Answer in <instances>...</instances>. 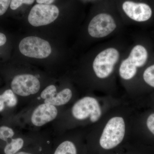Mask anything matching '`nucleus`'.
Returning a JSON list of instances; mask_svg holds the SVG:
<instances>
[{"instance_id": "f3484780", "label": "nucleus", "mask_w": 154, "mask_h": 154, "mask_svg": "<svg viewBox=\"0 0 154 154\" xmlns=\"http://www.w3.org/2000/svg\"><path fill=\"white\" fill-rule=\"evenodd\" d=\"M34 2V0H11L10 7L12 10H16L23 4L30 5L33 4Z\"/></svg>"}, {"instance_id": "dca6fc26", "label": "nucleus", "mask_w": 154, "mask_h": 154, "mask_svg": "<svg viewBox=\"0 0 154 154\" xmlns=\"http://www.w3.org/2000/svg\"><path fill=\"white\" fill-rule=\"evenodd\" d=\"M15 133L14 130L7 126L0 127V139L7 141L9 139H12Z\"/></svg>"}, {"instance_id": "f03ea898", "label": "nucleus", "mask_w": 154, "mask_h": 154, "mask_svg": "<svg viewBox=\"0 0 154 154\" xmlns=\"http://www.w3.org/2000/svg\"><path fill=\"white\" fill-rule=\"evenodd\" d=\"M148 58V52L141 45H136L128 57L122 61L119 69V74L122 79L129 80L135 75L137 68L143 66Z\"/></svg>"}, {"instance_id": "f257e3e1", "label": "nucleus", "mask_w": 154, "mask_h": 154, "mask_svg": "<svg viewBox=\"0 0 154 154\" xmlns=\"http://www.w3.org/2000/svg\"><path fill=\"white\" fill-rule=\"evenodd\" d=\"M125 132L124 119L120 116L112 117L103 130L99 140L100 146L105 149L114 148L123 140Z\"/></svg>"}, {"instance_id": "4be33fe9", "label": "nucleus", "mask_w": 154, "mask_h": 154, "mask_svg": "<svg viewBox=\"0 0 154 154\" xmlns=\"http://www.w3.org/2000/svg\"><path fill=\"white\" fill-rule=\"evenodd\" d=\"M15 154H32L28 152H18Z\"/></svg>"}, {"instance_id": "39448f33", "label": "nucleus", "mask_w": 154, "mask_h": 154, "mask_svg": "<svg viewBox=\"0 0 154 154\" xmlns=\"http://www.w3.org/2000/svg\"><path fill=\"white\" fill-rule=\"evenodd\" d=\"M19 49L25 56L37 59L47 57L51 52L49 42L36 36H28L23 38L19 43Z\"/></svg>"}, {"instance_id": "ddd939ff", "label": "nucleus", "mask_w": 154, "mask_h": 154, "mask_svg": "<svg viewBox=\"0 0 154 154\" xmlns=\"http://www.w3.org/2000/svg\"><path fill=\"white\" fill-rule=\"evenodd\" d=\"M24 145V140L21 137L11 139V141L7 144L4 149L5 154H15L22 149Z\"/></svg>"}, {"instance_id": "20e7f679", "label": "nucleus", "mask_w": 154, "mask_h": 154, "mask_svg": "<svg viewBox=\"0 0 154 154\" xmlns=\"http://www.w3.org/2000/svg\"><path fill=\"white\" fill-rule=\"evenodd\" d=\"M119 57L118 50L113 48L104 50L99 53L94 59L93 64L96 76L101 79L109 76L113 72Z\"/></svg>"}, {"instance_id": "423d86ee", "label": "nucleus", "mask_w": 154, "mask_h": 154, "mask_svg": "<svg viewBox=\"0 0 154 154\" xmlns=\"http://www.w3.org/2000/svg\"><path fill=\"white\" fill-rule=\"evenodd\" d=\"M59 10L54 5L37 4L33 6L28 17V21L34 27L44 26L57 19Z\"/></svg>"}, {"instance_id": "2eb2a0df", "label": "nucleus", "mask_w": 154, "mask_h": 154, "mask_svg": "<svg viewBox=\"0 0 154 154\" xmlns=\"http://www.w3.org/2000/svg\"><path fill=\"white\" fill-rule=\"evenodd\" d=\"M143 78L146 83L154 88V64L146 69L143 73Z\"/></svg>"}, {"instance_id": "9d476101", "label": "nucleus", "mask_w": 154, "mask_h": 154, "mask_svg": "<svg viewBox=\"0 0 154 154\" xmlns=\"http://www.w3.org/2000/svg\"><path fill=\"white\" fill-rule=\"evenodd\" d=\"M72 96L70 89L65 88L57 92L55 86L50 85L42 91L40 97L43 103H48L56 107L66 105Z\"/></svg>"}, {"instance_id": "aec40b11", "label": "nucleus", "mask_w": 154, "mask_h": 154, "mask_svg": "<svg viewBox=\"0 0 154 154\" xmlns=\"http://www.w3.org/2000/svg\"><path fill=\"white\" fill-rule=\"evenodd\" d=\"M7 42V38L4 33H0V46L4 45Z\"/></svg>"}, {"instance_id": "f8f14e48", "label": "nucleus", "mask_w": 154, "mask_h": 154, "mask_svg": "<svg viewBox=\"0 0 154 154\" xmlns=\"http://www.w3.org/2000/svg\"><path fill=\"white\" fill-rule=\"evenodd\" d=\"M17 103L18 99L16 94L11 89L6 90L0 95V112L5 110L6 107H15Z\"/></svg>"}, {"instance_id": "4468645a", "label": "nucleus", "mask_w": 154, "mask_h": 154, "mask_svg": "<svg viewBox=\"0 0 154 154\" xmlns=\"http://www.w3.org/2000/svg\"><path fill=\"white\" fill-rule=\"evenodd\" d=\"M54 154H77L76 147L72 142L64 141L58 146Z\"/></svg>"}, {"instance_id": "6ab92c4d", "label": "nucleus", "mask_w": 154, "mask_h": 154, "mask_svg": "<svg viewBox=\"0 0 154 154\" xmlns=\"http://www.w3.org/2000/svg\"><path fill=\"white\" fill-rule=\"evenodd\" d=\"M146 125L149 130L154 135V113L149 116L147 119Z\"/></svg>"}, {"instance_id": "a211bd4d", "label": "nucleus", "mask_w": 154, "mask_h": 154, "mask_svg": "<svg viewBox=\"0 0 154 154\" xmlns=\"http://www.w3.org/2000/svg\"><path fill=\"white\" fill-rule=\"evenodd\" d=\"M11 0H0V16L6 13L11 5Z\"/></svg>"}, {"instance_id": "412c9836", "label": "nucleus", "mask_w": 154, "mask_h": 154, "mask_svg": "<svg viewBox=\"0 0 154 154\" xmlns=\"http://www.w3.org/2000/svg\"><path fill=\"white\" fill-rule=\"evenodd\" d=\"M38 4H45V5H51L54 2V0H36Z\"/></svg>"}, {"instance_id": "9b49d317", "label": "nucleus", "mask_w": 154, "mask_h": 154, "mask_svg": "<svg viewBox=\"0 0 154 154\" xmlns=\"http://www.w3.org/2000/svg\"><path fill=\"white\" fill-rule=\"evenodd\" d=\"M122 7L127 16L136 22H145L152 16L151 8L145 3L126 1L122 4Z\"/></svg>"}, {"instance_id": "6e6552de", "label": "nucleus", "mask_w": 154, "mask_h": 154, "mask_svg": "<svg viewBox=\"0 0 154 154\" xmlns=\"http://www.w3.org/2000/svg\"><path fill=\"white\" fill-rule=\"evenodd\" d=\"M116 27L113 17L107 14L96 15L91 20L88 28L90 36L94 38H102L109 35Z\"/></svg>"}, {"instance_id": "7ed1b4c3", "label": "nucleus", "mask_w": 154, "mask_h": 154, "mask_svg": "<svg viewBox=\"0 0 154 154\" xmlns=\"http://www.w3.org/2000/svg\"><path fill=\"white\" fill-rule=\"evenodd\" d=\"M72 114L78 120L90 119L93 123L99 120L102 116V110L96 99L91 96H85L77 101L73 105Z\"/></svg>"}, {"instance_id": "1a4fd4ad", "label": "nucleus", "mask_w": 154, "mask_h": 154, "mask_svg": "<svg viewBox=\"0 0 154 154\" xmlns=\"http://www.w3.org/2000/svg\"><path fill=\"white\" fill-rule=\"evenodd\" d=\"M58 114L57 107L43 102L36 106L32 111L30 122L33 126L42 127L54 120Z\"/></svg>"}, {"instance_id": "0eeeda50", "label": "nucleus", "mask_w": 154, "mask_h": 154, "mask_svg": "<svg viewBox=\"0 0 154 154\" xmlns=\"http://www.w3.org/2000/svg\"><path fill=\"white\" fill-rule=\"evenodd\" d=\"M11 88L16 95L27 97L38 93L40 89V83L38 78L33 75H17L11 82Z\"/></svg>"}]
</instances>
